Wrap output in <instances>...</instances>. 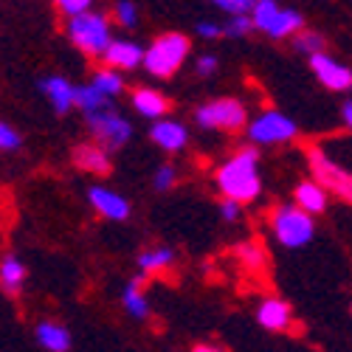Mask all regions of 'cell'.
Segmentation results:
<instances>
[{
    "label": "cell",
    "instance_id": "3",
    "mask_svg": "<svg viewBox=\"0 0 352 352\" xmlns=\"http://www.w3.org/2000/svg\"><path fill=\"white\" fill-rule=\"evenodd\" d=\"M68 34L74 40V45L87 54V56H102L104 45L110 43V25H107V17L104 14H96V12H79L71 17L68 23Z\"/></svg>",
    "mask_w": 352,
    "mask_h": 352
},
{
    "label": "cell",
    "instance_id": "4",
    "mask_svg": "<svg viewBox=\"0 0 352 352\" xmlns=\"http://www.w3.org/2000/svg\"><path fill=\"white\" fill-rule=\"evenodd\" d=\"M313 217L299 206H279L274 212V234L285 248H302L313 240Z\"/></svg>",
    "mask_w": 352,
    "mask_h": 352
},
{
    "label": "cell",
    "instance_id": "36",
    "mask_svg": "<svg viewBox=\"0 0 352 352\" xmlns=\"http://www.w3.org/2000/svg\"><path fill=\"white\" fill-rule=\"evenodd\" d=\"M214 68H217V56H212V54L200 56V63H197V71H200V74H212Z\"/></svg>",
    "mask_w": 352,
    "mask_h": 352
},
{
    "label": "cell",
    "instance_id": "18",
    "mask_svg": "<svg viewBox=\"0 0 352 352\" xmlns=\"http://www.w3.org/2000/svg\"><path fill=\"white\" fill-rule=\"evenodd\" d=\"M40 87H43V94L51 99V104H54L56 113H68V107H71V94H74V87L68 85V79H63V76H48Z\"/></svg>",
    "mask_w": 352,
    "mask_h": 352
},
{
    "label": "cell",
    "instance_id": "33",
    "mask_svg": "<svg viewBox=\"0 0 352 352\" xmlns=\"http://www.w3.org/2000/svg\"><path fill=\"white\" fill-rule=\"evenodd\" d=\"M175 184V169L172 166H161L155 172V189H169Z\"/></svg>",
    "mask_w": 352,
    "mask_h": 352
},
{
    "label": "cell",
    "instance_id": "31",
    "mask_svg": "<svg viewBox=\"0 0 352 352\" xmlns=\"http://www.w3.org/2000/svg\"><path fill=\"white\" fill-rule=\"evenodd\" d=\"M296 45H299V51H305V54H316V51H321L324 40H321L318 34H313V32H305V34H299Z\"/></svg>",
    "mask_w": 352,
    "mask_h": 352
},
{
    "label": "cell",
    "instance_id": "8",
    "mask_svg": "<svg viewBox=\"0 0 352 352\" xmlns=\"http://www.w3.org/2000/svg\"><path fill=\"white\" fill-rule=\"evenodd\" d=\"M293 135H296V124H293L287 116H282L279 110L262 113L248 127V138L254 144H282V141H290Z\"/></svg>",
    "mask_w": 352,
    "mask_h": 352
},
{
    "label": "cell",
    "instance_id": "1",
    "mask_svg": "<svg viewBox=\"0 0 352 352\" xmlns=\"http://www.w3.org/2000/svg\"><path fill=\"white\" fill-rule=\"evenodd\" d=\"M256 150H240L228 164L217 169V186L226 197L248 203L259 197L262 181H259V164H256Z\"/></svg>",
    "mask_w": 352,
    "mask_h": 352
},
{
    "label": "cell",
    "instance_id": "12",
    "mask_svg": "<svg viewBox=\"0 0 352 352\" xmlns=\"http://www.w3.org/2000/svg\"><path fill=\"white\" fill-rule=\"evenodd\" d=\"M256 321L271 333H282V330L290 327V321H293L290 305L282 302V299H265L256 307Z\"/></svg>",
    "mask_w": 352,
    "mask_h": 352
},
{
    "label": "cell",
    "instance_id": "25",
    "mask_svg": "<svg viewBox=\"0 0 352 352\" xmlns=\"http://www.w3.org/2000/svg\"><path fill=\"white\" fill-rule=\"evenodd\" d=\"M96 91H102L107 99L110 96H119L122 91H124V79L116 74V68H110V71H96V76H94V82H91Z\"/></svg>",
    "mask_w": 352,
    "mask_h": 352
},
{
    "label": "cell",
    "instance_id": "35",
    "mask_svg": "<svg viewBox=\"0 0 352 352\" xmlns=\"http://www.w3.org/2000/svg\"><path fill=\"white\" fill-rule=\"evenodd\" d=\"M197 34H200V37H206V40H214V37L223 34V28L214 25V23H200V25H197Z\"/></svg>",
    "mask_w": 352,
    "mask_h": 352
},
{
    "label": "cell",
    "instance_id": "9",
    "mask_svg": "<svg viewBox=\"0 0 352 352\" xmlns=\"http://www.w3.org/2000/svg\"><path fill=\"white\" fill-rule=\"evenodd\" d=\"M310 68H313L316 79L324 85L327 91L344 94V91H349V87H352V74H349V68L341 65L338 60H333V56H327V54H321V51L310 54Z\"/></svg>",
    "mask_w": 352,
    "mask_h": 352
},
{
    "label": "cell",
    "instance_id": "2",
    "mask_svg": "<svg viewBox=\"0 0 352 352\" xmlns=\"http://www.w3.org/2000/svg\"><path fill=\"white\" fill-rule=\"evenodd\" d=\"M189 37L178 34V32H169V34H161L150 48H146L141 54V65L150 71L153 76H172L175 71H178L186 60V54H189Z\"/></svg>",
    "mask_w": 352,
    "mask_h": 352
},
{
    "label": "cell",
    "instance_id": "24",
    "mask_svg": "<svg viewBox=\"0 0 352 352\" xmlns=\"http://www.w3.org/2000/svg\"><path fill=\"white\" fill-rule=\"evenodd\" d=\"M251 9H254L251 25H256L259 32H268V28H271V23H274V17H276V12H279L276 0H254V3H251Z\"/></svg>",
    "mask_w": 352,
    "mask_h": 352
},
{
    "label": "cell",
    "instance_id": "32",
    "mask_svg": "<svg viewBox=\"0 0 352 352\" xmlns=\"http://www.w3.org/2000/svg\"><path fill=\"white\" fill-rule=\"evenodd\" d=\"M135 6L130 3V0H122L119 6H116V17H119V23L122 25H135Z\"/></svg>",
    "mask_w": 352,
    "mask_h": 352
},
{
    "label": "cell",
    "instance_id": "15",
    "mask_svg": "<svg viewBox=\"0 0 352 352\" xmlns=\"http://www.w3.org/2000/svg\"><path fill=\"white\" fill-rule=\"evenodd\" d=\"M296 206L307 214H318L327 209V189L318 186L316 181H305L296 186Z\"/></svg>",
    "mask_w": 352,
    "mask_h": 352
},
{
    "label": "cell",
    "instance_id": "21",
    "mask_svg": "<svg viewBox=\"0 0 352 352\" xmlns=\"http://www.w3.org/2000/svg\"><path fill=\"white\" fill-rule=\"evenodd\" d=\"M25 279V268H23V262L14 259V256H6L3 262H0V282H3V287L9 293H17L20 285Z\"/></svg>",
    "mask_w": 352,
    "mask_h": 352
},
{
    "label": "cell",
    "instance_id": "7",
    "mask_svg": "<svg viewBox=\"0 0 352 352\" xmlns=\"http://www.w3.org/2000/svg\"><path fill=\"white\" fill-rule=\"evenodd\" d=\"M87 116V124H91L94 135L107 146V150H119L122 144H127V138L133 135V127L127 119H122L119 113H110L107 107L94 110V113H85Z\"/></svg>",
    "mask_w": 352,
    "mask_h": 352
},
{
    "label": "cell",
    "instance_id": "17",
    "mask_svg": "<svg viewBox=\"0 0 352 352\" xmlns=\"http://www.w3.org/2000/svg\"><path fill=\"white\" fill-rule=\"evenodd\" d=\"M133 107L146 116V119H161V116L169 110V102L158 94V91H150V87H141V91L133 96Z\"/></svg>",
    "mask_w": 352,
    "mask_h": 352
},
{
    "label": "cell",
    "instance_id": "16",
    "mask_svg": "<svg viewBox=\"0 0 352 352\" xmlns=\"http://www.w3.org/2000/svg\"><path fill=\"white\" fill-rule=\"evenodd\" d=\"M37 341H40V346H45L51 352L71 349V333L60 324H54V321H43V324H37Z\"/></svg>",
    "mask_w": 352,
    "mask_h": 352
},
{
    "label": "cell",
    "instance_id": "14",
    "mask_svg": "<svg viewBox=\"0 0 352 352\" xmlns=\"http://www.w3.org/2000/svg\"><path fill=\"white\" fill-rule=\"evenodd\" d=\"M150 135H153V141L158 146H164V150H169V153H178V150L186 146V127L178 124V122H166V119L155 122Z\"/></svg>",
    "mask_w": 352,
    "mask_h": 352
},
{
    "label": "cell",
    "instance_id": "29",
    "mask_svg": "<svg viewBox=\"0 0 352 352\" xmlns=\"http://www.w3.org/2000/svg\"><path fill=\"white\" fill-rule=\"evenodd\" d=\"M212 3L223 12H228V14H248L254 0H212Z\"/></svg>",
    "mask_w": 352,
    "mask_h": 352
},
{
    "label": "cell",
    "instance_id": "5",
    "mask_svg": "<svg viewBox=\"0 0 352 352\" xmlns=\"http://www.w3.org/2000/svg\"><path fill=\"white\" fill-rule=\"evenodd\" d=\"M310 169H313V178L318 186H324L327 192L341 195L344 203L352 200V178L344 166H338L327 153L321 150H310Z\"/></svg>",
    "mask_w": 352,
    "mask_h": 352
},
{
    "label": "cell",
    "instance_id": "28",
    "mask_svg": "<svg viewBox=\"0 0 352 352\" xmlns=\"http://www.w3.org/2000/svg\"><path fill=\"white\" fill-rule=\"evenodd\" d=\"M248 28H251L248 14H234V20L223 28V34H228V37H245V34H248Z\"/></svg>",
    "mask_w": 352,
    "mask_h": 352
},
{
    "label": "cell",
    "instance_id": "19",
    "mask_svg": "<svg viewBox=\"0 0 352 352\" xmlns=\"http://www.w3.org/2000/svg\"><path fill=\"white\" fill-rule=\"evenodd\" d=\"M71 104H76V107L85 110V113H94V110L107 107V96H104L102 91H96L94 85H82V87H74Z\"/></svg>",
    "mask_w": 352,
    "mask_h": 352
},
{
    "label": "cell",
    "instance_id": "10",
    "mask_svg": "<svg viewBox=\"0 0 352 352\" xmlns=\"http://www.w3.org/2000/svg\"><path fill=\"white\" fill-rule=\"evenodd\" d=\"M141 45H135L133 40H110L102 51L104 63L110 68H122V71H133L141 65Z\"/></svg>",
    "mask_w": 352,
    "mask_h": 352
},
{
    "label": "cell",
    "instance_id": "37",
    "mask_svg": "<svg viewBox=\"0 0 352 352\" xmlns=\"http://www.w3.org/2000/svg\"><path fill=\"white\" fill-rule=\"evenodd\" d=\"M341 119H344V127L352 124V104L349 102H344V107H341Z\"/></svg>",
    "mask_w": 352,
    "mask_h": 352
},
{
    "label": "cell",
    "instance_id": "26",
    "mask_svg": "<svg viewBox=\"0 0 352 352\" xmlns=\"http://www.w3.org/2000/svg\"><path fill=\"white\" fill-rule=\"evenodd\" d=\"M237 254H240V259H243V265L248 268V271H262L265 268V251H262V245L259 243H245V245H240L237 248Z\"/></svg>",
    "mask_w": 352,
    "mask_h": 352
},
{
    "label": "cell",
    "instance_id": "13",
    "mask_svg": "<svg viewBox=\"0 0 352 352\" xmlns=\"http://www.w3.org/2000/svg\"><path fill=\"white\" fill-rule=\"evenodd\" d=\"M74 164L91 175H107L110 172V158L104 153V146L99 144H82L74 150Z\"/></svg>",
    "mask_w": 352,
    "mask_h": 352
},
{
    "label": "cell",
    "instance_id": "30",
    "mask_svg": "<svg viewBox=\"0 0 352 352\" xmlns=\"http://www.w3.org/2000/svg\"><path fill=\"white\" fill-rule=\"evenodd\" d=\"M54 3H56V9H60L63 14H68V17L91 9V0H54Z\"/></svg>",
    "mask_w": 352,
    "mask_h": 352
},
{
    "label": "cell",
    "instance_id": "23",
    "mask_svg": "<svg viewBox=\"0 0 352 352\" xmlns=\"http://www.w3.org/2000/svg\"><path fill=\"white\" fill-rule=\"evenodd\" d=\"M124 307L135 318H146V313H150V305H146L144 293H141V279H135L124 287Z\"/></svg>",
    "mask_w": 352,
    "mask_h": 352
},
{
    "label": "cell",
    "instance_id": "34",
    "mask_svg": "<svg viewBox=\"0 0 352 352\" xmlns=\"http://www.w3.org/2000/svg\"><path fill=\"white\" fill-rule=\"evenodd\" d=\"M220 214H223L226 220H237V217H240V203L231 200V197H226V203L220 206Z\"/></svg>",
    "mask_w": 352,
    "mask_h": 352
},
{
    "label": "cell",
    "instance_id": "22",
    "mask_svg": "<svg viewBox=\"0 0 352 352\" xmlns=\"http://www.w3.org/2000/svg\"><path fill=\"white\" fill-rule=\"evenodd\" d=\"M172 259H175L172 248H155V251H146L138 256V268H141V274H155V271L169 268Z\"/></svg>",
    "mask_w": 352,
    "mask_h": 352
},
{
    "label": "cell",
    "instance_id": "27",
    "mask_svg": "<svg viewBox=\"0 0 352 352\" xmlns=\"http://www.w3.org/2000/svg\"><path fill=\"white\" fill-rule=\"evenodd\" d=\"M20 146V135L14 127H9L6 122H0V153H12Z\"/></svg>",
    "mask_w": 352,
    "mask_h": 352
},
{
    "label": "cell",
    "instance_id": "6",
    "mask_svg": "<svg viewBox=\"0 0 352 352\" xmlns=\"http://www.w3.org/2000/svg\"><path fill=\"white\" fill-rule=\"evenodd\" d=\"M197 124L212 130H240L245 124V107L237 99H214L197 110Z\"/></svg>",
    "mask_w": 352,
    "mask_h": 352
},
{
    "label": "cell",
    "instance_id": "11",
    "mask_svg": "<svg viewBox=\"0 0 352 352\" xmlns=\"http://www.w3.org/2000/svg\"><path fill=\"white\" fill-rule=\"evenodd\" d=\"M87 197H91L94 209L99 214H104L107 220H127L130 217V203L122 195H116L104 186H94L91 192H87Z\"/></svg>",
    "mask_w": 352,
    "mask_h": 352
},
{
    "label": "cell",
    "instance_id": "20",
    "mask_svg": "<svg viewBox=\"0 0 352 352\" xmlns=\"http://www.w3.org/2000/svg\"><path fill=\"white\" fill-rule=\"evenodd\" d=\"M302 23H305V20H302L299 12H293V9H279L276 17H274V23H271V28H268L265 34L282 40V37H287V34H293V32H299Z\"/></svg>",
    "mask_w": 352,
    "mask_h": 352
}]
</instances>
